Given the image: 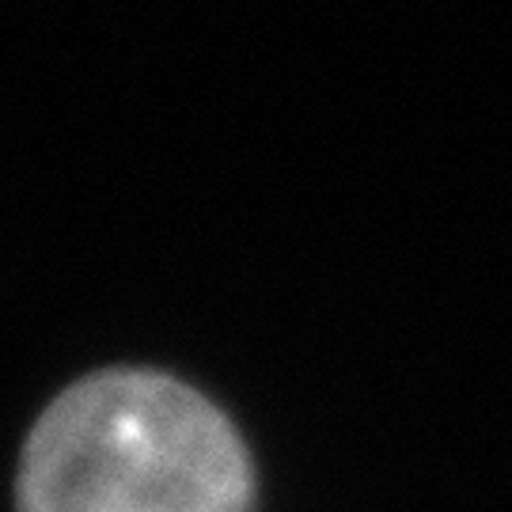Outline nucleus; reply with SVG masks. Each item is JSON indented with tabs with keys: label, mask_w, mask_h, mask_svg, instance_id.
<instances>
[{
	"label": "nucleus",
	"mask_w": 512,
	"mask_h": 512,
	"mask_svg": "<svg viewBox=\"0 0 512 512\" xmlns=\"http://www.w3.org/2000/svg\"><path fill=\"white\" fill-rule=\"evenodd\" d=\"M232 421L160 372L84 376L42 410L19 459V512H251Z\"/></svg>",
	"instance_id": "obj_1"
}]
</instances>
